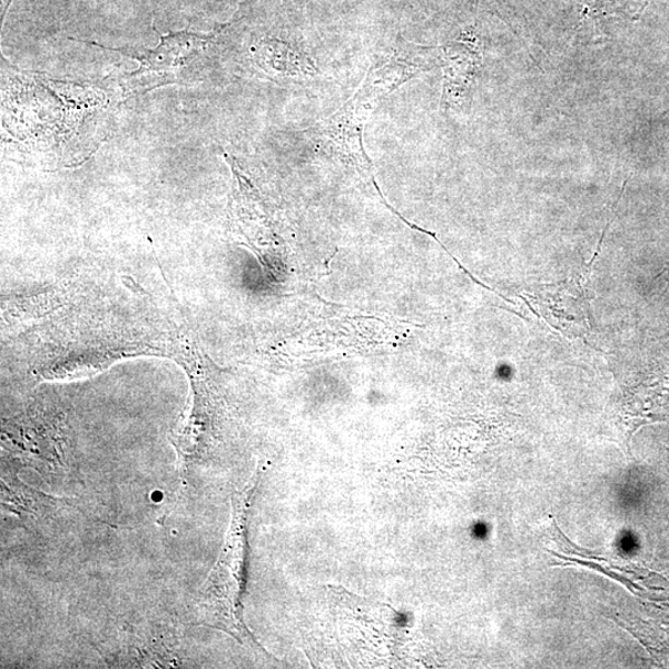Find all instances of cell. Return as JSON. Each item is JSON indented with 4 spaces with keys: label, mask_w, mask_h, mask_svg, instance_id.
<instances>
[{
    "label": "cell",
    "mask_w": 669,
    "mask_h": 669,
    "mask_svg": "<svg viewBox=\"0 0 669 669\" xmlns=\"http://www.w3.org/2000/svg\"><path fill=\"white\" fill-rule=\"evenodd\" d=\"M213 36H199L194 32H175V35L161 36V41L155 50H141L129 52L124 49H108L127 57L134 58L139 63V69L131 73V83L145 81L149 76H168L184 68H189L197 58L203 55Z\"/></svg>",
    "instance_id": "2"
},
{
    "label": "cell",
    "mask_w": 669,
    "mask_h": 669,
    "mask_svg": "<svg viewBox=\"0 0 669 669\" xmlns=\"http://www.w3.org/2000/svg\"><path fill=\"white\" fill-rule=\"evenodd\" d=\"M256 58L263 70L278 78L305 81L319 75L309 55L289 43L270 41Z\"/></svg>",
    "instance_id": "4"
},
{
    "label": "cell",
    "mask_w": 669,
    "mask_h": 669,
    "mask_svg": "<svg viewBox=\"0 0 669 669\" xmlns=\"http://www.w3.org/2000/svg\"><path fill=\"white\" fill-rule=\"evenodd\" d=\"M444 68L443 105L463 109L471 100V89L481 63V53L473 43L460 41L441 48Z\"/></svg>",
    "instance_id": "3"
},
{
    "label": "cell",
    "mask_w": 669,
    "mask_h": 669,
    "mask_svg": "<svg viewBox=\"0 0 669 669\" xmlns=\"http://www.w3.org/2000/svg\"><path fill=\"white\" fill-rule=\"evenodd\" d=\"M255 488L256 481L235 502L232 530L224 553L207 580L199 601L205 623L236 636L246 634L240 620L239 598L244 584L246 515Z\"/></svg>",
    "instance_id": "1"
}]
</instances>
